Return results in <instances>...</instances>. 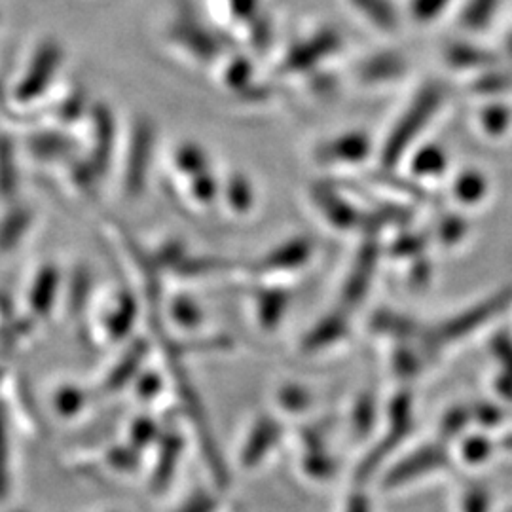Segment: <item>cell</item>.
<instances>
[{
  "instance_id": "obj_1",
  "label": "cell",
  "mask_w": 512,
  "mask_h": 512,
  "mask_svg": "<svg viewBox=\"0 0 512 512\" xmlns=\"http://www.w3.org/2000/svg\"><path fill=\"white\" fill-rule=\"evenodd\" d=\"M442 92L437 86H429L420 93V97L414 99V103L408 107L403 120L397 124L399 128L393 131L389 145L385 147V162L395 164L401 158V152L412 143V139L421 133L427 122L435 116L440 107Z\"/></svg>"
},
{
  "instance_id": "obj_2",
  "label": "cell",
  "mask_w": 512,
  "mask_h": 512,
  "mask_svg": "<svg viewBox=\"0 0 512 512\" xmlns=\"http://www.w3.org/2000/svg\"><path fill=\"white\" fill-rule=\"evenodd\" d=\"M340 37L336 31H319L313 37L296 44L293 50L287 55L285 59V67L289 71H306L315 67L321 59L329 57L340 48Z\"/></svg>"
},
{
  "instance_id": "obj_3",
  "label": "cell",
  "mask_w": 512,
  "mask_h": 512,
  "mask_svg": "<svg viewBox=\"0 0 512 512\" xmlns=\"http://www.w3.org/2000/svg\"><path fill=\"white\" fill-rule=\"evenodd\" d=\"M173 38L181 46L188 48V52L202 59H211L219 52L217 38L213 37L207 29H203L196 19H179L173 27Z\"/></svg>"
},
{
  "instance_id": "obj_4",
  "label": "cell",
  "mask_w": 512,
  "mask_h": 512,
  "mask_svg": "<svg viewBox=\"0 0 512 512\" xmlns=\"http://www.w3.org/2000/svg\"><path fill=\"white\" fill-rule=\"evenodd\" d=\"M368 150H370V143L365 135L351 133L319 148L317 156L325 162H361L366 158Z\"/></svg>"
},
{
  "instance_id": "obj_5",
  "label": "cell",
  "mask_w": 512,
  "mask_h": 512,
  "mask_svg": "<svg viewBox=\"0 0 512 512\" xmlns=\"http://www.w3.org/2000/svg\"><path fill=\"white\" fill-rule=\"evenodd\" d=\"M404 73V59L397 54H378L368 57L361 67V78L368 84L391 82Z\"/></svg>"
},
{
  "instance_id": "obj_6",
  "label": "cell",
  "mask_w": 512,
  "mask_h": 512,
  "mask_svg": "<svg viewBox=\"0 0 512 512\" xmlns=\"http://www.w3.org/2000/svg\"><path fill=\"white\" fill-rule=\"evenodd\" d=\"M351 4L382 31H393L399 25V12L391 0H351Z\"/></svg>"
},
{
  "instance_id": "obj_7",
  "label": "cell",
  "mask_w": 512,
  "mask_h": 512,
  "mask_svg": "<svg viewBox=\"0 0 512 512\" xmlns=\"http://www.w3.org/2000/svg\"><path fill=\"white\" fill-rule=\"evenodd\" d=\"M490 192L486 177L480 171H465L454 183V194L463 205H478L484 202Z\"/></svg>"
},
{
  "instance_id": "obj_8",
  "label": "cell",
  "mask_w": 512,
  "mask_h": 512,
  "mask_svg": "<svg viewBox=\"0 0 512 512\" xmlns=\"http://www.w3.org/2000/svg\"><path fill=\"white\" fill-rule=\"evenodd\" d=\"M311 255L310 243L306 241H293L283 245L281 251H277L272 255V268H298L300 264H304Z\"/></svg>"
},
{
  "instance_id": "obj_9",
  "label": "cell",
  "mask_w": 512,
  "mask_h": 512,
  "mask_svg": "<svg viewBox=\"0 0 512 512\" xmlns=\"http://www.w3.org/2000/svg\"><path fill=\"white\" fill-rule=\"evenodd\" d=\"M480 124L482 129L492 135V137H501L505 135L512 126V110L507 109L505 105H492L480 114Z\"/></svg>"
},
{
  "instance_id": "obj_10",
  "label": "cell",
  "mask_w": 512,
  "mask_h": 512,
  "mask_svg": "<svg viewBox=\"0 0 512 512\" xmlns=\"http://www.w3.org/2000/svg\"><path fill=\"white\" fill-rule=\"evenodd\" d=\"M340 336H346V321L342 319H329L327 325H319L317 329H313L306 338V348L317 349L332 346L334 342L340 340Z\"/></svg>"
},
{
  "instance_id": "obj_11",
  "label": "cell",
  "mask_w": 512,
  "mask_h": 512,
  "mask_svg": "<svg viewBox=\"0 0 512 512\" xmlns=\"http://www.w3.org/2000/svg\"><path fill=\"white\" fill-rule=\"evenodd\" d=\"M446 167V156L439 147H427L414 158V173L421 177H439Z\"/></svg>"
},
{
  "instance_id": "obj_12",
  "label": "cell",
  "mask_w": 512,
  "mask_h": 512,
  "mask_svg": "<svg viewBox=\"0 0 512 512\" xmlns=\"http://www.w3.org/2000/svg\"><path fill=\"white\" fill-rule=\"evenodd\" d=\"M287 310V298L283 293L264 294V298L258 302V317L260 323L266 329H272L279 319H283V313Z\"/></svg>"
},
{
  "instance_id": "obj_13",
  "label": "cell",
  "mask_w": 512,
  "mask_h": 512,
  "mask_svg": "<svg viewBox=\"0 0 512 512\" xmlns=\"http://www.w3.org/2000/svg\"><path fill=\"white\" fill-rule=\"evenodd\" d=\"M448 2L450 0H410V14L414 21L429 23L439 18Z\"/></svg>"
},
{
  "instance_id": "obj_14",
  "label": "cell",
  "mask_w": 512,
  "mask_h": 512,
  "mask_svg": "<svg viewBox=\"0 0 512 512\" xmlns=\"http://www.w3.org/2000/svg\"><path fill=\"white\" fill-rule=\"evenodd\" d=\"M494 6L495 0H471L463 14V19L469 27H482L488 21Z\"/></svg>"
},
{
  "instance_id": "obj_15",
  "label": "cell",
  "mask_w": 512,
  "mask_h": 512,
  "mask_svg": "<svg viewBox=\"0 0 512 512\" xmlns=\"http://www.w3.org/2000/svg\"><path fill=\"white\" fill-rule=\"evenodd\" d=\"M175 317L181 321V325L184 327H192V325H196L198 321H200V315H202V311L198 310V306H194L192 302H188V300H179V302H175Z\"/></svg>"
},
{
  "instance_id": "obj_16",
  "label": "cell",
  "mask_w": 512,
  "mask_h": 512,
  "mask_svg": "<svg viewBox=\"0 0 512 512\" xmlns=\"http://www.w3.org/2000/svg\"><path fill=\"white\" fill-rule=\"evenodd\" d=\"M230 190H232V205H236L238 209H249L253 203L243 200V194H253V188H249V184L245 183L243 179H234L230 184Z\"/></svg>"
},
{
  "instance_id": "obj_17",
  "label": "cell",
  "mask_w": 512,
  "mask_h": 512,
  "mask_svg": "<svg viewBox=\"0 0 512 512\" xmlns=\"http://www.w3.org/2000/svg\"><path fill=\"white\" fill-rule=\"evenodd\" d=\"M232 12L239 19L255 18L256 8H258V0H228Z\"/></svg>"
},
{
  "instance_id": "obj_18",
  "label": "cell",
  "mask_w": 512,
  "mask_h": 512,
  "mask_svg": "<svg viewBox=\"0 0 512 512\" xmlns=\"http://www.w3.org/2000/svg\"><path fill=\"white\" fill-rule=\"evenodd\" d=\"M251 71V67H249V63L247 61H243V59H238L236 63H232L230 65V71H228V76H226V80H228V84H232L234 88H238L241 86V74L249 73Z\"/></svg>"
}]
</instances>
